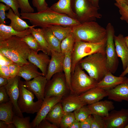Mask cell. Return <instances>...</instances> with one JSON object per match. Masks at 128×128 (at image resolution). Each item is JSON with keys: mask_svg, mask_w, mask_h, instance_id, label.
I'll use <instances>...</instances> for the list:
<instances>
[{"mask_svg": "<svg viewBox=\"0 0 128 128\" xmlns=\"http://www.w3.org/2000/svg\"><path fill=\"white\" fill-rule=\"evenodd\" d=\"M50 122L45 118L41 122L36 128H58L56 125L50 123Z\"/></svg>", "mask_w": 128, "mask_h": 128, "instance_id": "cell-46", "label": "cell"}, {"mask_svg": "<svg viewBox=\"0 0 128 128\" xmlns=\"http://www.w3.org/2000/svg\"><path fill=\"white\" fill-rule=\"evenodd\" d=\"M49 56L43 52L38 54L31 49L28 60L39 68L43 76L46 77L50 59Z\"/></svg>", "mask_w": 128, "mask_h": 128, "instance_id": "cell-17", "label": "cell"}, {"mask_svg": "<svg viewBox=\"0 0 128 128\" xmlns=\"http://www.w3.org/2000/svg\"><path fill=\"white\" fill-rule=\"evenodd\" d=\"M128 73V65L125 69L121 73L119 76L124 77Z\"/></svg>", "mask_w": 128, "mask_h": 128, "instance_id": "cell-54", "label": "cell"}, {"mask_svg": "<svg viewBox=\"0 0 128 128\" xmlns=\"http://www.w3.org/2000/svg\"><path fill=\"white\" fill-rule=\"evenodd\" d=\"M30 33V28L23 31L19 32L15 30L9 25L0 24V41L4 40L13 36L22 38Z\"/></svg>", "mask_w": 128, "mask_h": 128, "instance_id": "cell-26", "label": "cell"}, {"mask_svg": "<svg viewBox=\"0 0 128 128\" xmlns=\"http://www.w3.org/2000/svg\"><path fill=\"white\" fill-rule=\"evenodd\" d=\"M93 119V116L91 115L87 119L80 122V128H91Z\"/></svg>", "mask_w": 128, "mask_h": 128, "instance_id": "cell-48", "label": "cell"}, {"mask_svg": "<svg viewBox=\"0 0 128 128\" xmlns=\"http://www.w3.org/2000/svg\"><path fill=\"white\" fill-rule=\"evenodd\" d=\"M13 106L9 101L0 104V120L8 123H12L15 114L13 111Z\"/></svg>", "mask_w": 128, "mask_h": 128, "instance_id": "cell-29", "label": "cell"}, {"mask_svg": "<svg viewBox=\"0 0 128 128\" xmlns=\"http://www.w3.org/2000/svg\"><path fill=\"white\" fill-rule=\"evenodd\" d=\"M75 119L73 112L65 113L62 118L59 127L61 128H68Z\"/></svg>", "mask_w": 128, "mask_h": 128, "instance_id": "cell-37", "label": "cell"}, {"mask_svg": "<svg viewBox=\"0 0 128 128\" xmlns=\"http://www.w3.org/2000/svg\"><path fill=\"white\" fill-rule=\"evenodd\" d=\"M87 104H91L101 101L107 96L106 91L96 87L93 88L79 95Z\"/></svg>", "mask_w": 128, "mask_h": 128, "instance_id": "cell-21", "label": "cell"}, {"mask_svg": "<svg viewBox=\"0 0 128 128\" xmlns=\"http://www.w3.org/2000/svg\"><path fill=\"white\" fill-rule=\"evenodd\" d=\"M71 2L72 0H59L49 7V8L52 10L66 14L77 20L76 15L72 9Z\"/></svg>", "mask_w": 128, "mask_h": 128, "instance_id": "cell-24", "label": "cell"}, {"mask_svg": "<svg viewBox=\"0 0 128 128\" xmlns=\"http://www.w3.org/2000/svg\"><path fill=\"white\" fill-rule=\"evenodd\" d=\"M45 38L52 50L61 52V42L54 35L48 27L42 28Z\"/></svg>", "mask_w": 128, "mask_h": 128, "instance_id": "cell-30", "label": "cell"}, {"mask_svg": "<svg viewBox=\"0 0 128 128\" xmlns=\"http://www.w3.org/2000/svg\"><path fill=\"white\" fill-rule=\"evenodd\" d=\"M127 78L125 76H114L111 72L109 71L102 80L97 83L96 87L105 91L110 90L123 82Z\"/></svg>", "mask_w": 128, "mask_h": 128, "instance_id": "cell-22", "label": "cell"}, {"mask_svg": "<svg viewBox=\"0 0 128 128\" xmlns=\"http://www.w3.org/2000/svg\"><path fill=\"white\" fill-rule=\"evenodd\" d=\"M72 27L56 25L50 26L47 27L50 29L54 35L61 42L72 33Z\"/></svg>", "mask_w": 128, "mask_h": 128, "instance_id": "cell-31", "label": "cell"}, {"mask_svg": "<svg viewBox=\"0 0 128 128\" xmlns=\"http://www.w3.org/2000/svg\"><path fill=\"white\" fill-rule=\"evenodd\" d=\"M63 97L53 96L45 98L41 107L31 122L32 128H36L41 122L46 118L52 107L60 102Z\"/></svg>", "mask_w": 128, "mask_h": 128, "instance_id": "cell-13", "label": "cell"}, {"mask_svg": "<svg viewBox=\"0 0 128 128\" xmlns=\"http://www.w3.org/2000/svg\"><path fill=\"white\" fill-rule=\"evenodd\" d=\"M91 128H107L105 121L100 116L94 115Z\"/></svg>", "mask_w": 128, "mask_h": 128, "instance_id": "cell-40", "label": "cell"}, {"mask_svg": "<svg viewBox=\"0 0 128 128\" xmlns=\"http://www.w3.org/2000/svg\"><path fill=\"white\" fill-rule=\"evenodd\" d=\"M73 112L76 119L80 122L84 121L91 115L87 106L86 105L75 110Z\"/></svg>", "mask_w": 128, "mask_h": 128, "instance_id": "cell-36", "label": "cell"}, {"mask_svg": "<svg viewBox=\"0 0 128 128\" xmlns=\"http://www.w3.org/2000/svg\"><path fill=\"white\" fill-rule=\"evenodd\" d=\"M0 77L10 78V74L8 66L0 65Z\"/></svg>", "mask_w": 128, "mask_h": 128, "instance_id": "cell-47", "label": "cell"}, {"mask_svg": "<svg viewBox=\"0 0 128 128\" xmlns=\"http://www.w3.org/2000/svg\"><path fill=\"white\" fill-rule=\"evenodd\" d=\"M75 40L72 33L63 39L61 42V52L64 54L70 51H73Z\"/></svg>", "mask_w": 128, "mask_h": 128, "instance_id": "cell-33", "label": "cell"}, {"mask_svg": "<svg viewBox=\"0 0 128 128\" xmlns=\"http://www.w3.org/2000/svg\"><path fill=\"white\" fill-rule=\"evenodd\" d=\"M9 101L5 86L0 87V104L7 102Z\"/></svg>", "mask_w": 128, "mask_h": 128, "instance_id": "cell-45", "label": "cell"}, {"mask_svg": "<svg viewBox=\"0 0 128 128\" xmlns=\"http://www.w3.org/2000/svg\"><path fill=\"white\" fill-rule=\"evenodd\" d=\"M0 65L9 66L14 63L11 60L0 53Z\"/></svg>", "mask_w": 128, "mask_h": 128, "instance_id": "cell-49", "label": "cell"}, {"mask_svg": "<svg viewBox=\"0 0 128 128\" xmlns=\"http://www.w3.org/2000/svg\"><path fill=\"white\" fill-rule=\"evenodd\" d=\"M124 128H128V123L126 126Z\"/></svg>", "mask_w": 128, "mask_h": 128, "instance_id": "cell-57", "label": "cell"}, {"mask_svg": "<svg viewBox=\"0 0 128 128\" xmlns=\"http://www.w3.org/2000/svg\"><path fill=\"white\" fill-rule=\"evenodd\" d=\"M106 29L107 32L105 47L107 61L109 71L114 73L118 69L119 63L114 41L115 31L110 23L107 24Z\"/></svg>", "mask_w": 128, "mask_h": 128, "instance_id": "cell-9", "label": "cell"}, {"mask_svg": "<svg viewBox=\"0 0 128 128\" xmlns=\"http://www.w3.org/2000/svg\"><path fill=\"white\" fill-rule=\"evenodd\" d=\"M6 16L10 20L9 26L15 30L19 32L23 31L28 28L34 27V25L29 26L21 18L16 15L10 8L8 13H6Z\"/></svg>", "mask_w": 128, "mask_h": 128, "instance_id": "cell-23", "label": "cell"}, {"mask_svg": "<svg viewBox=\"0 0 128 128\" xmlns=\"http://www.w3.org/2000/svg\"><path fill=\"white\" fill-rule=\"evenodd\" d=\"M20 77L17 76L8 79V83L5 87L10 101L13 104L15 114L19 117H23V113L20 110L18 104L20 94L19 84Z\"/></svg>", "mask_w": 128, "mask_h": 128, "instance_id": "cell-12", "label": "cell"}, {"mask_svg": "<svg viewBox=\"0 0 128 128\" xmlns=\"http://www.w3.org/2000/svg\"><path fill=\"white\" fill-rule=\"evenodd\" d=\"M72 51L64 54L65 57L63 65V72L65 74L68 86L70 90V79L71 75V55Z\"/></svg>", "mask_w": 128, "mask_h": 128, "instance_id": "cell-32", "label": "cell"}, {"mask_svg": "<svg viewBox=\"0 0 128 128\" xmlns=\"http://www.w3.org/2000/svg\"><path fill=\"white\" fill-rule=\"evenodd\" d=\"M124 40L125 44L128 48V36L124 37Z\"/></svg>", "mask_w": 128, "mask_h": 128, "instance_id": "cell-55", "label": "cell"}, {"mask_svg": "<svg viewBox=\"0 0 128 128\" xmlns=\"http://www.w3.org/2000/svg\"><path fill=\"white\" fill-rule=\"evenodd\" d=\"M114 5L119 9L121 19L126 21L128 23V5L125 2H116L114 3Z\"/></svg>", "mask_w": 128, "mask_h": 128, "instance_id": "cell-38", "label": "cell"}, {"mask_svg": "<svg viewBox=\"0 0 128 128\" xmlns=\"http://www.w3.org/2000/svg\"><path fill=\"white\" fill-rule=\"evenodd\" d=\"M20 18L28 20L32 25L43 28L51 25L73 27L80 23L68 15L50 9L36 13H20Z\"/></svg>", "mask_w": 128, "mask_h": 128, "instance_id": "cell-1", "label": "cell"}, {"mask_svg": "<svg viewBox=\"0 0 128 128\" xmlns=\"http://www.w3.org/2000/svg\"><path fill=\"white\" fill-rule=\"evenodd\" d=\"M102 117L107 128H124L128 123V109L113 110L107 116Z\"/></svg>", "mask_w": 128, "mask_h": 128, "instance_id": "cell-11", "label": "cell"}, {"mask_svg": "<svg viewBox=\"0 0 128 128\" xmlns=\"http://www.w3.org/2000/svg\"><path fill=\"white\" fill-rule=\"evenodd\" d=\"M19 86L20 94L18 104L21 111L22 113L29 114L37 113L42 106L43 100H38L34 102V94L23 86V81L20 79Z\"/></svg>", "mask_w": 128, "mask_h": 128, "instance_id": "cell-8", "label": "cell"}, {"mask_svg": "<svg viewBox=\"0 0 128 128\" xmlns=\"http://www.w3.org/2000/svg\"><path fill=\"white\" fill-rule=\"evenodd\" d=\"M10 8V7L2 3H0V24H5V20L6 18L5 11Z\"/></svg>", "mask_w": 128, "mask_h": 128, "instance_id": "cell-43", "label": "cell"}, {"mask_svg": "<svg viewBox=\"0 0 128 128\" xmlns=\"http://www.w3.org/2000/svg\"><path fill=\"white\" fill-rule=\"evenodd\" d=\"M105 91L108 99L118 102L125 101L128 102V78L114 88Z\"/></svg>", "mask_w": 128, "mask_h": 128, "instance_id": "cell-16", "label": "cell"}, {"mask_svg": "<svg viewBox=\"0 0 128 128\" xmlns=\"http://www.w3.org/2000/svg\"><path fill=\"white\" fill-rule=\"evenodd\" d=\"M116 2H123L127 4L128 0H114Z\"/></svg>", "mask_w": 128, "mask_h": 128, "instance_id": "cell-56", "label": "cell"}, {"mask_svg": "<svg viewBox=\"0 0 128 128\" xmlns=\"http://www.w3.org/2000/svg\"><path fill=\"white\" fill-rule=\"evenodd\" d=\"M78 63L82 69L85 70L89 75L98 82L110 71L106 55L101 53L88 55L81 60Z\"/></svg>", "mask_w": 128, "mask_h": 128, "instance_id": "cell-4", "label": "cell"}, {"mask_svg": "<svg viewBox=\"0 0 128 128\" xmlns=\"http://www.w3.org/2000/svg\"><path fill=\"white\" fill-rule=\"evenodd\" d=\"M50 56L51 58L45 77L48 81L55 74L63 72L64 54L61 52H58L51 50Z\"/></svg>", "mask_w": 128, "mask_h": 128, "instance_id": "cell-15", "label": "cell"}, {"mask_svg": "<svg viewBox=\"0 0 128 128\" xmlns=\"http://www.w3.org/2000/svg\"><path fill=\"white\" fill-rule=\"evenodd\" d=\"M127 4L128 5V2Z\"/></svg>", "mask_w": 128, "mask_h": 128, "instance_id": "cell-58", "label": "cell"}, {"mask_svg": "<svg viewBox=\"0 0 128 128\" xmlns=\"http://www.w3.org/2000/svg\"><path fill=\"white\" fill-rule=\"evenodd\" d=\"M98 82L86 73L78 63L75 66L70 79L71 93L77 95L96 87Z\"/></svg>", "mask_w": 128, "mask_h": 128, "instance_id": "cell-6", "label": "cell"}, {"mask_svg": "<svg viewBox=\"0 0 128 128\" xmlns=\"http://www.w3.org/2000/svg\"><path fill=\"white\" fill-rule=\"evenodd\" d=\"M71 5L77 20L81 23L96 21L102 17L98 12L99 8L93 6L88 0H72Z\"/></svg>", "mask_w": 128, "mask_h": 128, "instance_id": "cell-7", "label": "cell"}, {"mask_svg": "<svg viewBox=\"0 0 128 128\" xmlns=\"http://www.w3.org/2000/svg\"><path fill=\"white\" fill-rule=\"evenodd\" d=\"M0 1L10 7L14 13L20 18V14L18 10L19 7L17 0H0Z\"/></svg>", "mask_w": 128, "mask_h": 128, "instance_id": "cell-41", "label": "cell"}, {"mask_svg": "<svg viewBox=\"0 0 128 128\" xmlns=\"http://www.w3.org/2000/svg\"><path fill=\"white\" fill-rule=\"evenodd\" d=\"M29 116L21 117L15 114L12 123L16 128H32Z\"/></svg>", "mask_w": 128, "mask_h": 128, "instance_id": "cell-34", "label": "cell"}, {"mask_svg": "<svg viewBox=\"0 0 128 128\" xmlns=\"http://www.w3.org/2000/svg\"><path fill=\"white\" fill-rule=\"evenodd\" d=\"M65 113L62 104L59 102L52 107L45 119L50 122L56 125L58 128L59 127L61 119Z\"/></svg>", "mask_w": 128, "mask_h": 128, "instance_id": "cell-27", "label": "cell"}, {"mask_svg": "<svg viewBox=\"0 0 128 128\" xmlns=\"http://www.w3.org/2000/svg\"><path fill=\"white\" fill-rule=\"evenodd\" d=\"M60 102L65 113L72 112L87 105L79 96L72 93L64 97L63 96Z\"/></svg>", "mask_w": 128, "mask_h": 128, "instance_id": "cell-18", "label": "cell"}, {"mask_svg": "<svg viewBox=\"0 0 128 128\" xmlns=\"http://www.w3.org/2000/svg\"><path fill=\"white\" fill-rule=\"evenodd\" d=\"M47 81L45 77L40 75L31 80L23 81V86L32 92L38 100H43L45 88Z\"/></svg>", "mask_w": 128, "mask_h": 128, "instance_id": "cell-14", "label": "cell"}, {"mask_svg": "<svg viewBox=\"0 0 128 128\" xmlns=\"http://www.w3.org/2000/svg\"><path fill=\"white\" fill-rule=\"evenodd\" d=\"M10 74V78H14L18 76L19 73L20 66L14 63L8 66Z\"/></svg>", "mask_w": 128, "mask_h": 128, "instance_id": "cell-44", "label": "cell"}, {"mask_svg": "<svg viewBox=\"0 0 128 128\" xmlns=\"http://www.w3.org/2000/svg\"><path fill=\"white\" fill-rule=\"evenodd\" d=\"M32 3L36 8L37 12L44 11L49 7L45 0H32Z\"/></svg>", "mask_w": 128, "mask_h": 128, "instance_id": "cell-42", "label": "cell"}, {"mask_svg": "<svg viewBox=\"0 0 128 128\" xmlns=\"http://www.w3.org/2000/svg\"><path fill=\"white\" fill-rule=\"evenodd\" d=\"M114 41L116 52L118 57L121 60L123 70L128 65V48L124 40V37L122 34L114 35Z\"/></svg>", "mask_w": 128, "mask_h": 128, "instance_id": "cell-20", "label": "cell"}, {"mask_svg": "<svg viewBox=\"0 0 128 128\" xmlns=\"http://www.w3.org/2000/svg\"><path fill=\"white\" fill-rule=\"evenodd\" d=\"M0 128H14L15 127L12 123H8L0 120Z\"/></svg>", "mask_w": 128, "mask_h": 128, "instance_id": "cell-50", "label": "cell"}, {"mask_svg": "<svg viewBox=\"0 0 128 128\" xmlns=\"http://www.w3.org/2000/svg\"><path fill=\"white\" fill-rule=\"evenodd\" d=\"M75 40L97 43L106 41V28L96 21L84 22L72 27Z\"/></svg>", "mask_w": 128, "mask_h": 128, "instance_id": "cell-3", "label": "cell"}, {"mask_svg": "<svg viewBox=\"0 0 128 128\" xmlns=\"http://www.w3.org/2000/svg\"><path fill=\"white\" fill-rule=\"evenodd\" d=\"M68 128H80V122L76 119Z\"/></svg>", "mask_w": 128, "mask_h": 128, "instance_id": "cell-51", "label": "cell"}, {"mask_svg": "<svg viewBox=\"0 0 128 128\" xmlns=\"http://www.w3.org/2000/svg\"><path fill=\"white\" fill-rule=\"evenodd\" d=\"M31 33L35 37L41 49L43 52L51 55V50L47 43L42 28H30Z\"/></svg>", "mask_w": 128, "mask_h": 128, "instance_id": "cell-28", "label": "cell"}, {"mask_svg": "<svg viewBox=\"0 0 128 128\" xmlns=\"http://www.w3.org/2000/svg\"><path fill=\"white\" fill-rule=\"evenodd\" d=\"M21 40L25 42L32 50L37 53L41 51V49L34 36L31 33L22 38Z\"/></svg>", "mask_w": 128, "mask_h": 128, "instance_id": "cell-35", "label": "cell"}, {"mask_svg": "<svg viewBox=\"0 0 128 128\" xmlns=\"http://www.w3.org/2000/svg\"><path fill=\"white\" fill-rule=\"evenodd\" d=\"M31 49L21 38L13 36L0 41V53L20 67L28 63Z\"/></svg>", "mask_w": 128, "mask_h": 128, "instance_id": "cell-2", "label": "cell"}, {"mask_svg": "<svg viewBox=\"0 0 128 128\" xmlns=\"http://www.w3.org/2000/svg\"><path fill=\"white\" fill-rule=\"evenodd\" d=\"M68 91H70L63 72L54 74L47 81L45 88V98L53 96H64Z\"/></svg>", "mask_w": 128, "mask_h": 128, "instance_id": "cell-10", "label": "cell"}, {"mask_svg": "<svg viewBox=\"0 0 128 128\" xmlns=\"http://www.w3.org/2000/svg\"><path fill=\"white\" fill-rule=\"evenodd\" d=\"M8 79L6 78L0 77V87L5 86L8 83Z\"/></svg>", "mask_w": 128, "mask_h": 128, "instance_id": "cell-52", "label": "cell"}, {"mask_svg": "<svg viewBox=\"0 0 128 128\" xmlns=\"http://www.w3.org/2000/svg\"><path fill=\"white\" fill-rule=\"evenodd\" d=\"M38 68L34 64L29 62L28 63L20 67L18 76L27 81L39 76L43 75L42 73L38 71Z\"/></svg>", "mask_w": 128, "mask_h": 128, "instance_id": "cell-25", "label": "cell"}, {"mask_svg": "<svg viewBox=\"0 0 128 128\" xmlns=\"http://www.w3.org/2000/svg\"><path fill=\"white\" fill-rule=\"evenodd\" d=\"M94 6L99 8V0H88Z\"/></svg>", "mask_w": 128, "mask_h": 128, "instance_id": "cell-53", "label": "cell"}, {"mask_svg": "<svg viewBox=\"0 0 128 128\" xmlns=\"http://www.w3.org/2000/svg\"><path fill=\"white\" fill-rule=\"evenodd\" d=\"M21 13H34V10L30 5L28 0H17Z\"/></svg>", "mask_w": 128, "mask_h": 128, "instance_id": "cell-39", "label": "cell"}, {"mask_svg": "<svg viewBox=\"0 0 128 128\" xmlns=\"http://www.w3.org/2000/svg\"><path fill=\"white\" fill-rule=\"evenodd\" d=\"M87 106L91 115H97L101 117L107 116L109 112L114 110V108L113 102L108 100L100 101L88 105Z\"/></svg>", "mask_w": 128, "mask_h": 128, "instance_id": "cell-19", "label": "cell"}, {"mask_svg": "<svg viewBox=\"0 0 128 128\" xmlns=\"http://www.w3.org/2000/svg\"><path fill=\"white\" fill-rule=\"evenodd\" d=\"M106 41L94 43L75 41L71 55V73L73 72L76 65L84 57L96 53L106 55Z\"/></svg>", "mask_w": 128, "mask_h": 128, "instance_id": "cell-5", "label": "cell"}]
</instances>
